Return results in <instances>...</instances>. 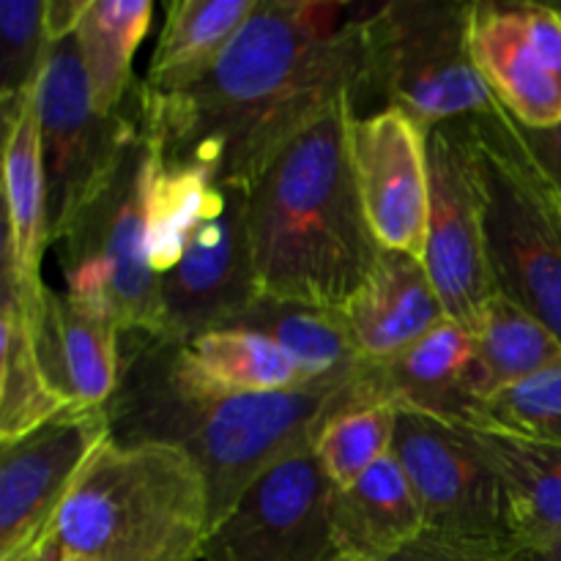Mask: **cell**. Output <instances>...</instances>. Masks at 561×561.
Masks as SVG:
<instances>
[{
  "mask_svg": "<svg viewBox=\"0 0 561 561\" xmlns=\"http://www.w3.org/2000/svg\"><path fill=\"white\" fill-rule=\"evenodd\" d=\"M151 14L148 0H91L77 27V49L102 115L121 113L135 93L131 60L151 27Z\"/></svg>",
  "mask_w": 561,
  "mask_h": 561,
  "instance_id": "26",
  "label": "cell"
},
{
  "mask_svg": "<svg viewBox=\"0 0 561 561\" xmlns=\"http://www.w3.org/2000/svg\"><path fill=\"white\" fill-rule=\"evenodd\" d=\"M179 367L195 387L217 394H266L301 387L299 365L274 340L250 329H214L175 343Z\"/></svg>",
  "mask_w": 561,
  "mask_h": 561,
  "instance_id": "23",
  "label": "cell"
},
{
  "mask_svg": "<svg viewBox=\"0 0 561 561\" xmlns=\"http://www.w3.org/2000/svg\"><path fill=\"white\" fill-rule=\"evenodd\" d=\"M471 49L496 102L524 129L561 124V85L526 33L520 3H471Z\"/></svg>",
  "mask_w": 561,
  "mask_h": 561,
  "instance_id": "17",
  "label": "cell"
},
{
  "mask_svg": "<svg viewBox=\"0 0 561 561\" xmlns=\"http://www.w3.org/2000/svg\"><path fill=\"white\" fill-rule=\"evenodd\" d=\"M228 329H250L274 340L299 365L305 381L354 370L365 362L356 351L345 312L332 307L257 296L250 310Z\"/></svg>",
  "mask_w": 561,
  "mask_h": 561,
  "instance_id": "25",
  "label": "cell"
},
{
  "mask_svg": "<svg viewBox=\"0 0 561 561\" xmlns=\"http://www.w3.org/2000/svg\"><path fill=\"white\" fill-rule=\"evenodd\" d=\"M362 365L283 392L217 394L181 373L175 340L121 332L118 387L104 405L110 438L190 455L206 477L214 526L263 471L312 447L329 416L378 400Z\"/></svg>",
  "mask_w": 561,
  "mask_h": 561,
  "instance_id": "2",
  "label": "cell"
},
{
  "mask_svg": "<svg viewBox=\"0 0 561 561\" xmlns=\"http://www.w3.org/2000/svg\"><path fill=\"white\" fill-rule=\"evenodd\" d=\"M507 553L513 561H561V535L510 540Z\"/></svg>",
  "mask_w": 561,
  "mask_h": 561,
  "instance_id": "35",
  "label": "cell"
},
{
  "mask_svg": "<svg viewBox=\"0 0 561 561\" xmlns=\"http://www.w3.org/2000/svg\"><path fill=\"white\" fill-rule=\"evenodd\" d=\"M329 520L345 561H392L425 537V513L394 453L351 488H334Z\"/></svg>",
  "mask_w": 561,
  "mask_h": 561,
  "instance_id": "20",
  "label": "cell"
},
{
  "mask_svg": "<svg viewBox=\"0 0 561 561\" xmlns=\"http://www.w3.org/2000/svg\"><path fill=\"white\" fill-rule=\"evenodd\" d=\"M64 561H80V559H66V557H64Z\"/></svg>",
  "mask_w": 561,
  "mask_h": 561,
  "instance_id": "37",
  "label": "cell"
},
{
  "mask_svg": "<svg viewBox=\"0 0 561 561\" xmlns=\"http://www.w3.org/2000/svg\"><path fill=\"white\" fill-rule=\"evenodd\" d=\"M392 561H513L507 546H480V542H453L438 537H420Z\"/></svg>",
  "mask_w": 561,
  "mask_h": 561,
  "instance_id": "32",
  "label": "cell"
},
{
  "mask_svg": "<svg viewBox=\"0 0 561 561\" xmlns=\"http://www.w3.org/2000/svg\"><path fill=\"white\" fill-rule=\"evenodd\" d=\"M257 296L247 190L222 184L219 203L197 225L181 261L159 285L162 337L186 343L197 334L228 329Z\"/></svg>",
  "mask_w": 561,
  "mask_h": 561,
  "instance_id": "12",
  "label": "cell"
},
{
  "mask_svg": "<svg viewBox=\"0 0 561 561\" xmlns=\"http://www.w3.org/2000/svg\"><path fill=\"white\" fill-rule=\"evenodd\" d=\"M370 3L268 0L252 11L203 80L173 96H146L142 126L168 164L250 190L296 135L365 88Z\"/></svg>",
  "mask_w": 561,
  "mask_h": 561,
  "instance_id": "1",
  "label": "cell"
},
{
  "mask_svg": "<svg viewBox=\"0 0 561 561\" xmlns=\"http://www.w3.org/2000/svg\"><path fill=\"white\" fill-rule=\"evenodd\" d=\"M485 190L488 255L499 290L561 340V181L504 107L463 121Z\"/></svg>",
  "mask_w": 561,
  "mask_h": 561,
  "instance_id": "5",
  "label": "cell"
},
{
  "mask_svg": "<svg viewBox=\"0 0 561 561\" xmlns=\"http://www.w3.org/2000/svg\"><path fill=\"white\" fill-rule=\"evenodd\" d=\"M91 0H47V14H44V25H47L49 42H64V38L75 36L80 27L82 16H85Z\"/></svg>",
  "mask_w": 561,
  "mask_h": 561,
  "instance_id": "33",
  "label": "cell"
},
{
  "mask_svg": "<svg viewBox=\"0 0 561 561\" xmlns=\"http://www.w3.org/2000/svg\"><path fill=\"white\" fill-rule=\"evenodd\" d=\"M257 0H173L140 91L173 96L208 75L236 33L247 25Z\"/></svg>",
  "mask_w": 561,
  "mask_h": 561,
  "instance_id": "21",
  "label": "cell"
},
{
  "mask_svg": "<svg viewBox=\"0 0 561 561\" xmlns=\"http://www.w3.org/2000/svg\"><path fill=\"white\" fill-rule=\"evenodd\" d=\"M27 310L49 387L77 409H104L121 376L118 327L47 283L38 296H27Z\"/></svg>",
  "mask_w": 561,
  "mask_h": 561,
  "instance_id": "16",
  "label": "cell"
},
{
  "mask_svg": "<svg viewBox=\"0 0 561 561\" xmlns=\"http://www.w3.org/2000/svg\"><path fill=\"white\" fill-rule=\"evenodd\" d=\"M337 561H345V559H337Z\"/></svg>",
  "mask_w": 561,
  "mask_h": 561,
  "instance_id": "38",
  "label": "cell"
},
{
  "mask_svg": "<svg viewBox=\"0 0 561 561\" xmlns=\"http://www.w3.org/2000/svg\"><path fill=\"white\" fill-rule=\"evenodd\" d=\"M33 102L42 131L55 244L85 203L102 190L124 148L140 131V104L135 88L121 113H99L75 36L49 47Z\"/></svg>",
  "mask_w": 561,
  "mask_h": 561,
  "instance_id": "8",
  "label": "cell"
},
{
  "mask_svg": "<svg viewBox=\"0 0 561 561\" xmlns=\"http://www.w3.org/2000/svg\"><path fill=\"white\" fill-rule=\"evenodd\" d=\"M477 427L561 447V362L493 392Z\"/></svg>",
  "mask_w": 561,
  "mask_h": 561,
  "instance_id": "31",
  "label": "cell"
},
{
  "mask_svg": "<svg viewBox=\"0 0 561 561\" xmlns=\"http://www.w3.org/2000/svg\"><path fill=\"white\" fill-rule=\"evenodd\" d=\"M71 409L53 387L38 362L27 296L3 274L0 305V444L16 442Z\"/></svg>",
  "mask_w": 561,
  "mask_h": 561,
  "instance_id": "24",
  "label": "cell"
},
{
  "mask_svg": "<svg viewBox=\"0 0 561 561\" xmlns=\"http://www.w3.org/2000/svg\"><path fill=\"white\" fill-rule=\"evenodd\" d=\"M5 561H64V553H60V548L55 546L53 535H49L42 546L31 548V551L20 553V557H14V559H5Z\"/></svg>",
  "mask_w": 561,
  "mask_h": 561,
  "instance_id": "36",
  "label": "cell"
},
{
  "mask_svg": "<svg viewBox=\"0 0 561 561\" xmlns=\"http://www.w3.org/2000/svg\"><path fill=\"white\" fill-rule=\"evenodd\" d=\"M348 153L378 247L425 257L431 211L427 129L400 110L354 115Z\"/></svg>",
  "mask_w": 561,
  "mask_h": 561,
  "instance_id": "14",
  "label": "cell"
},
{
  "mask_svg": "<svg viewBox=\"0 0 561 561\" xmlns=\"http://www.w3.org/2000/svg\"><path fill=\"white\" fill-rule=\"evenodd\" d=\"M354 96L296 135L247 190L261 296L343 310L376 268L348 153Z\"/></svg>",
  "mask_w": 561,
  "mask_h": 561,
  "instance_id": "3",
  "label": "cell"
},
{
  "mask_svg": "<svg viewBox=\"0 0 561 561\" xmlns=\"http://www.w3.org/2000/svg\"><path fill=\"white\" fill-rule=\"evenodd\" d=\"M107 438V411L71 405L27 436L0 444V561L53 535L71 488Z\"/></svg>",
  "mask_w": 561,
  "mask_h": 561,
  "instance_id": "13",
  "label": "cell"
},
{
  "mask_svg": "<svg viewBox=\"0 0 561 561\" xmlns=\"http://www.w3.org/2000/svg\"><path fill=\"white\" fill-rule=\"evenodd\" d=\"M392 453L420 499L427 537L480 546L513 540L502 482L466 427L398 411Z\"/></svg>",
  "mask_w": 561,
  "mask_h": 561,
  "instance_id": "10",
  "label": "cell"
},
{
  "mask_svg": "<svg viewBox=\"0 0 561 561\" xmlns=\"http://www.w3.org/2000/svg\"><path fill=\"white\" fill-rule=\"evenodd\" d=\"M208 485L195 460L164 444H102L53 526L66 559L203 561Z\"/></svg>",
  "mask_w": 561,
  "mask_h": 561,
  "instance_id": "4",
  "label": "cell"
},
{
  "mask_svg": "<svg viewBox=\"0 0 561 561\" xmlns=\"http://www.w3.org/2000/svg\"><path fill=\"white\" fill-rule=\"evenodd\" d=\"M343 312L365 362L392 359L447 318L425 261L394 250H381Z\"/></svg>",
  "mask_w": 561,
  "mask_h": 561,
  "instance_id": "18",
  "label": "cell"
},
{
  "mask_svg": "<svg viewBox=\"0 0 561 561\" xmlns=\"http://www.w3.org/2000/svg\"><path fill=\"white\" fill-rule=\"evenodd\" d=\"M157 148V146H153ZM222 197V184L197 168L157 162L148 184V261L162 279L184 255L197 225Z\"/></svg>",
  "mask_w": 561,
  "mask_h": 561,
  "instance_id": "28",
  "label": "cell"
},
{
  "mask_svg": "<svg viewBox=\"0 0 561 561\" xmlns=\"http://www.w3.org/2000/svg\"><path fill=\"white\" fill-rule=\"evenodd\" d=\"M157 148L142 126L102 190L55 239L66 296L118 332L162 334L159 285L148 261V184Z\"/></svg>",
  "mask_w": 561,
  "mask_h": 561,
  "instance_id": "7",
  "label": "cell"
},
{
  "mask_svg": "<svg viewBox=\"0 0 561 561\" xmlns=\"http://www.w3.org/2000/svg\"><path fill=\"white\" fill-rule=\"evenodd\" d=\"M362 102L400 110L422 129L502 107L471 49V3L392 0L367 5ZM359 102V104H362Z\"/></svg>",
  "mask_w": 561,
  "mask_h": 561,
  "instance_id": "6",
  "label": "cell"
},
{
  "mask_svg": "<svg viewBox=\"0 0 561 561\" xmlns=\"http://www.w3.org/2000/svg\"><path fill=\"white\" fill-rule=\"evenodd\" d=\"M47 0H3L0 3V113L16 110L36 93L38 77L53 42L44 25Z\"/></svg>",
  "mask_w": 561,
  "mask_h": 561,
  "instance_id": "30",
  "label": "cell"
},
{
  "mask_svg": "<svg viewBox=\"0 0 561 561\" xmlns=\"http://www.w3.org/2000/svg\"><path fill=\"white\" fill-rule=\"evenodd\" d=\"M3 274H9L27 296H36L44 288L42 261L53 244V230L42 131L33 96L16 110L14 118L3 121Z\"/></svg>",
  "mask_w": 561,
  "mask_h": 561,
  "instance_id": "19",
  "label": "cell"
},
{
  "mask_svg": "<svg viewBox=\"0 0 561 561\" xmlns=\"http://www.w3.org/2000/svg\"><path fill=\"white\" fill-rule=\"evenodd\" d=\"M332 491L312 447L288 455L211 526L203 561H337Z\"/></svg>",
  "mask_w": 561,
  "mask_h": 561,
  "instance_id": "11",
  "label": "cell"
},
{
  "mask_svg": "<svg viewBox=\"0 0 561 561\" xmlns=\"http://www.w3.org/2000/svg\"><path fill=\"white\" fill-rule=\"evenodd\" d=\"M474 343L491 394L561 362V340L557 334L502 290L482 310Z\"/></svg>",
  "mask_w": 561,
  "mask_h": 561,
  "instance_id": "27",
  "label": "cell"
},
{
  "mask_svg": "<svg viewBox=\"0 0 561 561\" xmlns=\"http://www.w3.org/2000/svg\"><path fill=\"white\" fill-rule=\"evenodd\" d=\"M373 394L398 411H416L458 427H477L491 398L474 334L444 318L392 359L362 365Z\"/></svg>",
  "mask_w": 561,
  "mask_h": 561,
  "instance_id": "15",
  "label": "cell"
},
{
  "mask_svg": "<svg viewBox=\"0 0 561 561\" xmlns=\"http://www.w3.org/2000/svg\"><path fill=\"white\" fill-rule=\"evenodd\" d=\"M466 431L502 482L510 537L535 540L561 535V447L482 427Z\"/></svg>",
  "mask_w": 561,
  "mask_h": 561,
  "instance_id": "22",
  "label": "cell"
},
{
  "mask_svg": "<svg viewBox=\"0 0 561 561\" xmlns=\"http://www.w3.org/2000/svg\"><path fill=\"white\" fill-rule=\"evenodd\" d=\"M398 409L381 400H359L329 416L312 442L318 463L334 488H351L373 466L392 455Z\"/></svg>",
  "mask_w": 561,
  "mask_h": 561,
  "instance_id": "29",
  "label": "cell"
},
{
  "mask_svg": "<svg viewBox=\"0 0 561 561\" xmlns=\"http://www.w3.org/2000/svg\"><path fill=\"white\" fill-rule=\"evenodd\" d=\"M524 129V126H520ZM526 140L535 148L540 162L561 181V124L551 129H524Z\"/></svg>",
  "mask_w": 561,
  "mask_h": 561,
  "instance_id": "34",
  "label": "cell"
},
{
  "mask_svg": "<svg viewBox=\"0 0 561 561\" xmlns=\"http://www.w3.org/2000/svg\"><path fill=\"white\" fill-rule=\"evenodd\" d=\"M427 175L431 211L422 261L447 318L474 334L499 285L488 255L485 190L463 121L427 129Z\"/></svg>",
  "mask_w": 561,
  "mask_h": 561,
  "instance_id": "9",
  "label": "cell"
}]
</instances>
